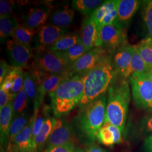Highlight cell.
I'll return each mask as SVG.
<instances>
[{"mask_svg": "<svg viewBox=\"0 0 152 152\" xmlns=\"http://www.w3.org/2000/svg\"><path fill=\"white\" fill-rule=\"evenodd\" d=\"M52 11L53 7L49 4L32 7L24 17L23 25L34 30H38L46 24Z\"/></svg>", "mask_w": 152, "mask_h": 152, "instance_id": "cell-15", "label": "cell"}, {"mask_svg": "<svg viewBox=\"0 0 152 152\" xmlns=\"http://www.w3.org/2000/svg\"><path fill=\"white\" fill-rule=\"evenodd\" d=\"M70 66L61 52L50 51L48 49H33L31 63L27 69H34L48 73L68 75Z\"/></svg>", "mask_w": 152, "mask_h": 152, "instance_id": "cell-5", "label": "cell"}, {"mask_svg": "<svg viewBox=\"0 0 152 152\" xmlns=\"http://www.w3.org/2000/svg\"><path fill=\"white\" fill-rule=\"evenodd\" d=\"M15 7V2L11 1H0V18L13 17L12 12Z\"/></svg>", "mask_w": 152, "mask_h": 152, "instance_id": "cell-34", "label": "cell"}, {"mask_svg": "<svg viewBox=\"0 0 152 152\" xmlns=\"http://www.w3.org/2000/svg\"><path fill=\"white\" fill-rule=\"evenodd\" d=\"M102 3L100 0H73L72 6L73 9L87 15H91Z\"/></svg>", "mask_w": 152, "mask_h": 152, "instance_id": "cell-29", "label": "cell"}, {"mask_svg": "<svg viewBox=\"0 0 152 152\" xmlns=\"http://www.w3.org/2000/svg\"><path fill=\"white\" fill-rule=\"evenodd\" d=\"M24 78V71H23V69L20 68L15 77L14 85L10 91L12 94L16 95L20 91V90L23 86Z\"/></svg>", "mask_w": 152, "mask_h": 152, "instance_id": "cell-35", "label": "cell"}, {"mask_svg": "<svg viewBox=\"0 0 152 152\" xmlns=\"http://www.w3.org/2000/svg\"><path fill=\"white\" fill-rule=\"evenodd\" d=\"M81 41L80 33H68L58 39L54 44L50 46L48 49L51 51L64 52Z\"/></svg>", "mask_w": 152, "mask_h": 152, "instance_id": "cell-21", "label": "cell"}, {"mask_svg": "<svg viewBox=\"0 0 152 152\" xmlns=\"http://www.w3.org/2000/svg\"><path fill=\"white\" fill-rule=\"evenodd\" d=\"M141 58L150 68L152 67V38L146 37L134 45Z\"/></svg>", "mask_w": 152, "mask_h": 152, "instance_id": "cell-28", "label": "cell"}, {"mask_svg": "<svg viewBox=\"0 0 152 152\" xmlns=\"http://www.w3.org/2000/svg\"><path fill=\"white\" fill-rule=\"evenodd\" d=\"M106 108L105 94L80 108L78 117V128L84 139L91 144L105 122Z\"/></svg>", "mask_w": 152, "mask_h": 152, "instance_id": "cell-4", "label": "cell"}, {"mask_svg": "<svg viewBox=\"0 0 152 152\" xmlns=\"http://www.w3.org/2000/svg\"><path fill=\"white\" fill-rule=\"evenodd\" d=\"M85 152H107V151L97 145L92 144L87 147Z\"/></svg>", "mask_w": 152, "mask_h": 152, "instance_id": "cell-40", "label": "cell"}, {"mask_svg": "<svg viewBox=\"0 0 152 152\" xmlns=\"http://www.w3.org/2000/svg\"><path fill=\"white\" fill-rule=\"evenodd\" d=\"M68 28L56 27L51 24H46L38 29L34 39L33 49H48L59 38L68 33Z\"/></svg>", "mask_w": 152, "mask_h": 152, "instance_id": "cell-11", "label": "cell"}, {"mask_svg": "<svg viewBox=\"0 0 152 152\" xmlns=\"http://www.w3.org/2000/svg\"><path fill=\"white\" fill-rule=\"evenodd\" d=\"M28 100L27 95L23 86L20 91L16 94V97L12 102L14 115L24 112L27 108Z\"/></svg>", "mask_w": 152, "mask_h": 152, "instance_id": "cell-33", "label": "cell"}, {"mask_svg": "<svg viewBox=\"0 0 152 152\" xmlns=\"http://www.w3.org/2000/svg\"><path fill=\"white\" fill-rule=\"evenodd\" d=\"M115 79L108 89L104 123L114 125L122 132L125 129L130 102V83L129 80L120 78L115 81Z\"/></svg>", "mask_w": 152, "mask_h": 152, "instance_id": "cell-3", "label": "cell"}, {"mask_svg": "<svg viewBox=\"0 0 152 152\" xmlns=\"http://www.w3.org/2000/svg\"><path fill=\"white\" fill-rule=\"evenodd\" d=\"M19 25L18 20L14 16L10 18H0L1 42L4 43L7 38L12 37L15 28Z\"/></svg>", "mask_w": 152, "mask_h": 152, "instance_id": "cell-26", "label": "cell"}, {"mask_svg": "<svg viewBox=\"0 0 152 152\" xmlns=\"http://www.w3.org/2000/svg\"><path fill=\"white\" fill-rule=\"evenodd\" d=\"M132 46L125 45L114 51L112 61L117 76L129 80L132 75L131 63L132 60Z\"/></svg>", "mask_w": 152, "mask_h": 152, "instance_id": "cell-12", "label": "cell"}, {"mask_svg": "<svg viewBox=\"0 0 152 152\" xmlns=\"http://www.w3.org/2000/svg\"><path fill=\"white\" fill-rule=\"evenodd\" d=\"M106 55H107V51L102 47L95 48L88 51L71 66L68 75L69 76L75 75L85 76Z\"/></svg>", "mask_w": 152, "mask_h": 152, "instance_id": "cell-10", "label": "cell"}, {"mask_svg": "<svg viewBox=\"0 0 152 152\" xmlns=\"http://www.w3.org/2000/svg\"><path fill=\"white\" fill-rule=\"evenodd\" d=\"M137 0H118L117 12L118 22L123 25L129 22L140 5Z\"/></svg>", "mask_w": 152, "mask_h": 152, "instance_id": "cell-20", "label": "cell"}, {"mask_svg": "<svg viewBox=\"0 0 152 152\" xmlns=\"http://www.w3.org/2000/svg\"><path fill=\"white\" fill-rule=\"evenodd\" d=\"M50 108L48 105H42L39 109H34L33 124L32 136L33 141L34 138L37 136L41 130L44 122L48 117H49Z\"/></svg>", "mask_w": 152, "mask_h": 152, "instance_id": "cell-25", "label": "cell"}, {"mask_svg": "<svg viewBox=\"0 0 152 152\" xmlns=\"http://www.w3.org/2000/svg\"><path fill=\"white\" fill-rule=\"evenodd\" d=\"M100 37L102 48L110 51H115L126 45L127 30L122 24L117 22L101 28Z\"/></svg>", "mask_w": 152, "mask_h": 152, "instance_id": "cell-8", "label": "cell"}, {"mask_svg": "<svg viewBox=\"0 0 152 152\" xmlns=\"http://www.w3.org/2000/svg\"></svg>", "mask_w": 152, "mask_h": 152, "instance_id": "cell-44", "label": "cell"}, {"mask_svg": "<svg viewBox=\"0 0 152 152\" xmlns=\"http://www.w3.org/2000/svg\"><path fill=\"white\" fill-rule=\"evenodd\" d=\"M23 88L28 99L35 103L38 97L37 88L34 77L29 71H24Z\"/></svg>", "mask_w": 152, "mask_h": 152, "instance_id": "cell-30", "label": "cell"}, {"mask_svg": "<svg viewBox=\"0 0 152 152\" xmlns=\"http://www.w3.org/2000/svg\"><path fill=\"white\" fill-rule=\"evenodd\" d=\"M55 119L56 118L51 117L50 115L48 117L41 130L39 131L37 136L34 138V144L37 151L42 150L45 145L47 144L54 125Z\"/></svg>", "mask_w": 152, "mask_h": 152, "instance_id": "cell-23", "label": "cell"}, {"mask_svg": "<svg viewBox=\"0 0 152 152\" xmlns=\"http://www.w3.org/2000/svg\"><path fill=\"white\" fill-rule=\"evenodd\" d=\"M6 51L11 66L28 69L32 59V48L9 39L6 42Z\"/></svg>", "mask_w": 152, "mask_h": 152, "instance_id": "cell-9", "label": "cell"}, {"mask_svg": "<svg viewBox=\"0 0 152 152\" xmlns=\"http://www.w3.org/2000/svg\"><path fill=\"white\" fill-rule=\"evenodd\" d=\"M7 151L8 152H30V151H22V150L18 149L14 144L9 145L7 148Z\"/></svg>", "mask_w": 152, "mask_h": 152, "instance_id": "cell-42", "label": "cell"}, {"mask_svg": "<svg viewBox=\"0 0 152 152\" xmlns=\"http://www.w3.org/2000/svg\"><path fill=\"white\" fill-rule=\"evenodd\" d=\"M122 131L109 123H104L97 133L96 139L100 144L107 147H113L122 142Z\"/></svg>", "mask_w": 152, "mask_h": 152, "instance_id": "cell-16", "label": "cell"}, {"mask_svg": "<svg viewBox=\"0 0 152 152\" xmlns=\"http://www.w3.org/2000/svg\"><path fill=\"white\" fill-rule=\"evenodd\" d=\"M31 72L37 88L38 97L34 104V109H39L42 105L45 95L53 92L60 83L68 78L69 75H55L34 69H27Z\"/></svg>", "mask_w": 152, "mask_h": 152, "instance_id": "cell-7", "label": "cell"}, {"mask_svg": "<svg viewBox=\"0 0 152 152\" xmlns=\"http://www.w3.org/2000/svg\"><path fill=\"white\" fill-rule=\"evenodd\" d=\"M75 10L68 6H65L52 11L49 16V22L56 27L67 28L73 22Z\"/></svg>", "mask_w": 152, "mask_h": 152, "instance_id": "cell-19", "label": "cell"}, {"mask_svg": "<svg viewBox=\"0 0 152 152\" xmlns=\"http://www.w3.org/2000/svg\"><path fill=\"white\" fill-rule=\"evenodd\" d=\"M140 130L143 134L152 135V115L147 116L141 120Z\"/></svg>", "mask_w": 152, "mask_h": 152, "instance_id": "cell-38", "label": "cell"}, {"mask_svg": "<svg viewBox=\"0 0 152 152\" xmlns=\"http://www.w3.org/2000/svg\"><path fill=\"white\" fill-rule=\"evenodd\" d=\"M14 116L12 102L0 109V131L1 142L3 146L7 148L9 145V139Z\"/></svg>", "mask_w": 152, "mask_h": 152, "instance_id": "cell-17", "label": "cell"}, {"mask_svg": "<svg viewBox=\"0 0 152 152\" xmlns=\"http://www.w3.org/2000/svg\"><path fill=\"white\" fill-rule=\"evenodd\" d=\"M75 148L74 143L70 142L59 146L47 148L44 152H73Z\"/></svg>", "mask_w": 152, "mask_h": 152, "instance_id": "cell-37", "label": "cell"}, {"mask_svg": "<svg viewBox=\"0 0 152 152\" xmlns=\"http://www.w3.org/2000/svg\"><path fill=\"white\" fill-rule=\"evenodd\" d=\"M87 51V49L80 41L70 49L61 53L71 68L77 60H78Z\"/></svg>", "mask_w": 152, "mask_h": 152, "instance_id": "cell-31", "label": "cell"}, {"mask_svg": "<svg viewBox=\"0 0 152 152\" xmlns=\"http://www.w3.org/2000/svg\"><path fill=\"white\" fill-rule=\"evenodd\" d=\"M29 120L30 119H29L28 115L26 112L18 114L16 117H15L14 119L12 121L10 127L9 145L12 144L14 143L15 137L27 125Z\"/></svg>", "mask_w": 152, "mask_h": 152, "instance_id": "cell-27", "label": "cell"}, {"mask_svg": "<svg viewBox=\"0 0 152 152\" xmlns=\"http://www.w3.org/2000/svg\"><path fill=\"white\" fill-rule=\"evenodd\" d=\"M16 96V95L0 87V109L2 108L8 104L13 102Z\"/></svg>", "mask_w": 152, "mask_h": 152, "instance_id": "cell-36", "label": "cell"}, {"mask_svg": "<svg viewBox=\"0 0 152 152\" xmlns=\"http://www.w3.org/2000/svg\"><path fill=\"white\" fill-rule=\"evenodd\" d=\"M129 81L136 107L152 113V82L148 73H133Z\"/></svg>", "mask_w": 152, "mask_h": 152, "instance_id": "cell-6", "label": "cell"}, {"mask_svg": "<svg viewBox=\"0 0 152 152\" xmlns=\"http://www.w3.org/2000/svg\"><path fill=\"white\" fill-rule=\"evenodd\" d=\"M73 152H85V151H83L82 149L80 148H76Z\"/></svg>", "mask_w": 152, "mask_h": 152, "instance_id": "cell-43", "label": "cell"}, {"mask_svg": "<svg viewBox=\"0 0 152 152\" xmlns=\"http://www.w3.org/2000/svg\"><path fill=\"white\" fill-rule=\"evenodd\" d=\"M84 77L80 75L69 76L49 94L51 108L56 118L67 115L79 105L83 95Z\"/></svg>", "mask_w": 152, "mask_h": 152, "instance_id": "cell-2", "label": "cell"}, {"mask_svg": "<svg viewBox=\"0 0 152 152\" xmlns=\"http://www.w3.org/2000/svg\"><path fill=\"white\" fill-rule=\"evenodd\" d=\"M150 68L146 64L145 61L141 58L140 55L137 51L134 45L132 46V60L131 63V75L135 73H148Z\"/></svg>", "mask_w": 152, "mask_h": 152, "instance_id": "cell-32", "label": "cell"}, {"mask_svg": "<svg viewBox=\"0 0 152 152\" xmlns=\"http://www.w3.org/2000/svg\"><path fill=\"white\" fill-rule=\"evenodd\" d=\"M116 76L112 58L107 55L85 75L83 95L79 108H81L105 94Z\"/></svg>", "mask_w": 152, "mask_h": 152, "instance_id": "cell-1", "label": "cell"}, {"mask_svg": "<svg viewBox=\"0 0 152 152\" xmlns=\"http://www.w3.org/2000/svg\"><path fill=\"white\" fill-rule=\"evenodd\" d=\"M33 117L32 116L27 125L15 137L14 143L18 149L22 151L37 152L33 139L32 129Z\"/></svg>", "mask_w": 152, "mask_h": 152, "instance_id": "cell-18", "label": "cell"}, {"mask_svg": "<svg viewBox=\"0 0 152 152\" xmlns=\"http://www.w3.org/2000/svg\"><path fill=\"white\" fill-rule=\"evenodd\" d=\"M38 30H34L23 24H19L15 28L12 38L14 41L24 45L31 46Z\"/></svg>", "mask_w": 152, "mask_h": 152, "instance_id": "cell-22", "label": "cell"}, {"mask_svg": "<svg viewBox=\"0 0 152 152\" xmlns=\"http://www.w3.org/2000/svg\"><path fill=\"white\" fill-rule=\"evenodd\" d=\"M13 66L9 65L4 60H1L0 62V84L5 79L6 76L11 71Z\"/></svg>", "mask_w": 152, "mask_h": 152, "instance_id": "cell-39", "label": "cell"}, {"mask_svg": "<svg viewBox=\"0 0 152 152\" xmlns=\"http://www.w3.org/2000/svg\"><path fill=\"white\" fill-rule=\"evenodd\" d=\"M117 4L118 0H109L104 1L90 15L96 23L99 29L104 19L111 11L117 7Z\"/></svg>", "mask_w": 152, "mask_h": 152, "instance_id": "cell-24", "label": "cell"}, {"mask_svg": "<svg viewBox=\"0 0 152 152\" xmlns=\"http://www.w3.org/2000/svg\"><path fill=\"white\" fill-rule=\"evenodd\" d=\"M73 133L71 126L66 121L55 119L54 125L47 142V148L56 147L72 142Z\"/></svg>", "mask_w": 152, "mask_h": 152, "instance_id": "cell-14", "label": "cell"}, {"mask_svg": "<svg viewBox=\"0 0 152 152\" xmlns=\"http://www.w3.org/2000/svg\"><path fill=\"white\" fill-rule=\"evenodd\" d=\"M144 146L147 152H152V135L146 138L144 141Z\"/></svg>", "mask_w": 152, "mask_h": 152, "instance_id": "cell-41", "label": "cell"}, {"mask_svg": "<svg viewBox=\"0 0 152 152\" xmlns=\"http://www.w3.org/2000/svg\"><path fill=\"white\" fill-rule=\"evenodd\" d=\"M80 35L82 43L87 51L102 46L99 29L90 15L83 20Z\"/></svg>", "mask_w": 152, "mask_h": 152, "instance_id": "cell-13", "label": "cell"}]
</instances>
